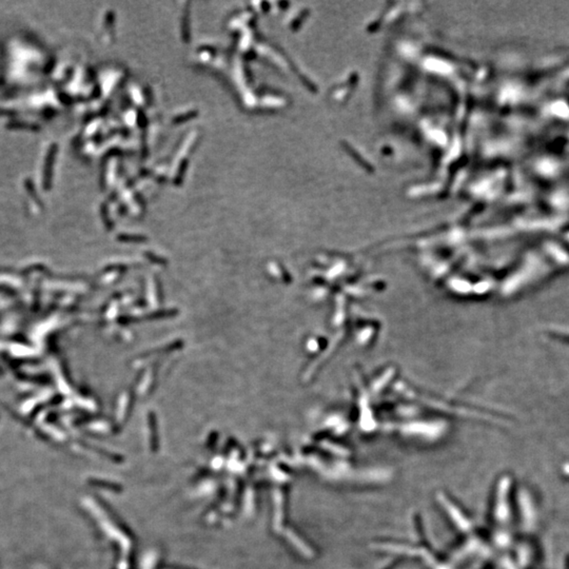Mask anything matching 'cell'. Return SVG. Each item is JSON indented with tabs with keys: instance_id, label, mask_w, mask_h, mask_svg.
Wrapping results in <instances>:
<instances>
[{
	"instance_id": "1",
	"label": "cell",
	"mask_w": 569,
	"mask_h": 569,
	"mask_svg": "<svg viewBox=\"0 0 569 569\" xmlns=\"http://www.w3.org/2000/svg\"><path fill=\"white\" fill-rule=\"evenodd\" d=\"M56 155V145L53 144L47 152L46 164H45V171H44V185L45 189H50V184H52V175H53V166H54V159Z\"/></svg>"
}]
</instances>
